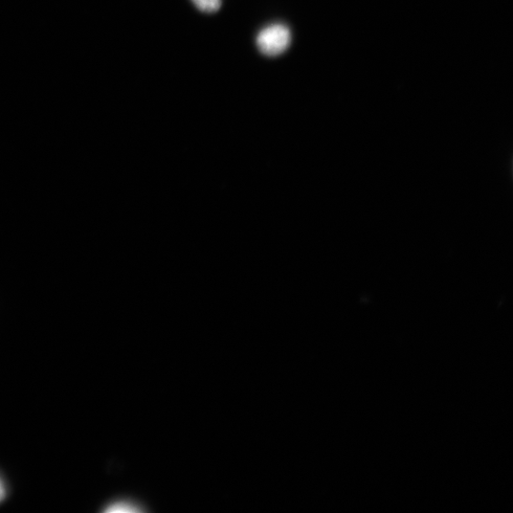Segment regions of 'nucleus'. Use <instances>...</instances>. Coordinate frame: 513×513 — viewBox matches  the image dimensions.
I'll return each mask as SVG.
<instances>
[{"label": "nucleus", "mask_w": 513, "mask_h": 513, "mask_svg": "<svg viewBox=\"0 0 513 513\" xmlns=\"http://www.w3.org/2000/svg\"><path fill=\"white\" fill-rule=\"evenodd\" d=\"M292 43V33L282 25L263 29L257 37L259 50L267 56H277L287 50Z\"/></svg>", "instance_id": "f257e3e1"}, {"label": "nucleus", "mask_w": 513, "mask_h": 513, "mask_svg": "<svg viewBox=\"0 0 513 513\" xmlns=\"http://www.w3.org/2000/svg\"><path fill=\"white\" fill-rule=\"evenodd\" d=\"M196 7L205 13L217 12L221 5V0H192Z\"/></svg>", "instance_id": "f03ea898"}, {"label": "nucleus", "mask_w": 513, "mask_h": 513, "mask_svg": "<svg viewBox=\"0 0 513 513\" xmlns=\"http://www.w3.org/2000/svg\"><path fill=\"white\" fill-rule=\"evenodd\" d=\"M106 511L107 512H128V511H136V509L133 508L132 507H130L129 505L126 504V503H118L116 505L108 507V508Z\"/></svg>", "instance_id": "7ed1b4c3"}, {"label": "nucleus", "mask_w": 513, "mask_h": 513, "mask_svg": "<svg viewBox=\"0 0 513 513\" xmlns=\"http://www.w3.org/2000/svg\"><path fill=\"white\" fill-rule=\"evenodd\" d=\"M5 487L2 479H0V502H2L5 499Z\"/></svg>", "instance_id": "20e7f679"}]
</instances>
